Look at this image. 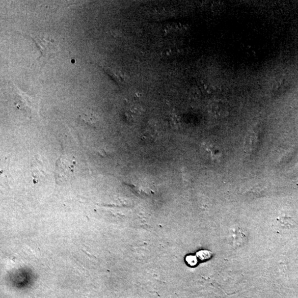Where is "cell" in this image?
Wrapping results in <instances>:
<instances>
[{"label": "cell", "mask_w": 298, "mask_h": 298, "mask_svg": "<svg viewBox=\"0 0 298 298\" xmlns=\"http://www.w3.org/2000/svg\"><path fill=\"white\" fill-rule=\"evenodd\" d=\"M76 162L73 158H61L56 163L55 179L57 181H69L72 177Z\"/></svg>", "instance_id": "1"}, {"label": "cell", "mask_w": 298, "mask_h": 298, "mask_svg": "<svg viewBox=\"0 0 298 298\" xmlns=\"http://www.w3.org/2000/svg\"><path fill=\"white\" fill-rule=\"evenodd\" d=\"M34 40L37 46L41 50L43 56H47V55L49 53L51 54L52 51H55V49L53 48V42L48 41L47 39L44 37H39L35 38Z\"/></svg>", "instance_id": "2"}, {"label": "cell", "mask_w": 298, "mask_h": 298, "mask_svg": "<svg viewBox=\"0 0 298 298\" xmlns=\"http://www.w3.org/2000/svg\"><path fill=\"white\" fill-rule=\"evenodd\" d=\"M82 120L85 123L91 124L94 122L91 114H84L82 115Z\"/></svg>", "instance_id": "3"}]
</instances>
